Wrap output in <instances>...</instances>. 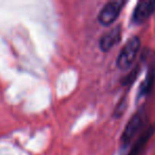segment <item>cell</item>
<instances>
[{"label": "cell", "instance_id": "obj_6", "mask_svg": "<svg viewBox=\"0 0 155 155\" xmlns=\"http://www.w3.org/2000/svg\"><path fill=\"white\" fill-rule=\"evenodd\" d=\"M153 132H154V127H150L146 132H143V133L140 135L139 139L135 142V144L133 146V148H132V150L129 155H140V153H141V151L143 150L146 143L151 138V136L153 135Z\"/></svg>", "mask_w": 155, "mask_h": 155}, {"label": "cell", "instance_id": "obj_2", "mask_svg": "<svg viewBox=\"0 0 155 155\" xmlns=\"http://www.w3.org/2000/svg\"><path fill=\"white\" fill-rule=\"evenodd\" d=\"M125 2L121 0H115V1H108L103 5L101 11L98 15V20L102 26H110L114 24L118 18L119 14L122 11Z\"/></svg>", "mask_w": 155, "mask_h": 155}, {"label": "cell", "instance_id": "obj_5", "mask_svg": "<svg viewBox=\"0 0 155 155\" xmlns=\"http://www.w3.org/2000/svg\"><path fill=\"white\" fill-rule=\"evenodd\" d=\"M121 36H122V29L120 26H116L105 32L99 39V47L101 51L108 52L121 41Z\"/></svg>", "mask_w": 155, "mask_h": 155}, {"label": "cell", "instance_id": "obj_3", "mask_svg": "<svg viewBox=\"0 0 155 155\" xmlns=\"http://www.w3.org/2000/svg\"><path fill=\"white\" fill-rule=\"evenodd\" d=\"M155 13V0H141L136 5L133 11L132 20L134 24L140 25Z\"/></svg>", "mask_w": 155, "mask_h": 155}, {"label": "cell", "instance_id": "obj_4", "mask_svg": "<svg viewBox=\"0 0 155 155\" xmlns=\"http://www.w3.org/2000/svg\"><path fill=\"white\" fill-rule=\"evenodd\" d=\"M142 124H143V115L141 112H138L134 115L131 118V120L127 123L123 131L122 135H121V140L124 144H127L139 132L141 129Z\"/></svg>", "mask_w": 155, "mask_h": 155}, {"label": "cell", "instance_id": "obj_1", "mask_svg": "<svg viewBox=\"0 0 155 155\" xmlns=\"http://www.w3.org/2000/svg\"><path fill=\"white\" fill-rule=\"evenodd\" d=\"M140 49V39L138 36H132L123 45L117 58V66L119 69H129L137 58Z\"/></svg>", "mask_w": 155, "mask_h": 155}]
</instances>
